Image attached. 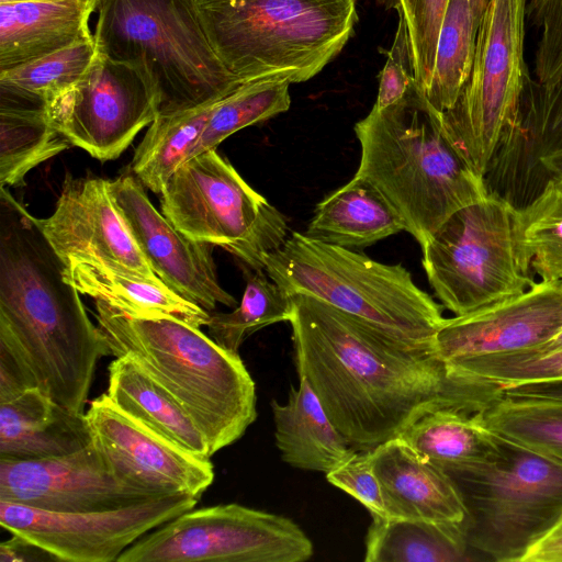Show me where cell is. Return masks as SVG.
Wrapping results in <instances>:
<instances>
[{"label":"cell","mask_w":562,"mask_h":562,"mask_svg":"<svg viewBox=\"0 0 562 562\" xmlns=\"http://www.w3.org/2000/svg\"><path fill=\"white\" fill-rule=\"evenodd\" d=\"M92 40L82 41L0 71V88L48 102L82 78L95 56Z\"/></svg>","instance_id":"8d00e7d4"},{"label":"cell","mask_w":562,"mask_h":562,"mask_svg":"<svg viewBox=\"0 0 562 562\" xmlns=\"http://www.w3.org/2000/svg\"><path fill=\"white\" fill-rule=\"evenodd\" d=\"M12 537L0 543V562L57 561L50 553L25 538Z\"/></svg>","instance_id":"ee69618b"},{"label":"cell","mask_w":562,"mask_h":562,"mask_svg":"<svg viewBox=\"0 0 562 562\" xmlns=\"http://www.w3.org/2000/svg\"><path fill=\"white\" fill-rule=\"evenodd\" d=\"M66 279L94 301L135 317H173L194 327L206 326L210 313L167 286L160 279L94 260H70Z\"/></svg>","instance_id":"cb8c5ba5"},{"label":"cell","mask_w":562,"mask_h":562,"mask_svg":"<svg viewBox=\"0 0 562 562\" xmlns=\"http://www.w3.org/2000/svg\"><path fill=\"white\" fill-rule=\"evenodd\" d=\"M162 214L188 237L220 246L265 270L289 237L288 218L254 190L216 148L181 165L160 193Z\"/></svg>","instance_id":"9c48e42d"},{"label":"cell","mask_w":562,"mask_h":562,"mask_svg":"<svg viewBox=\"0 0 562 562\" xmlns=\"http://www.w3.org/2000/svg\"><path fill=\"white\" fill-rule=\"evenodd\" d=\"M378 2L395 10L404 20L414 78L425 95L430 86L438 35L449 0H378Z\"/></svg>","instance_id":"f35d334b"},{"label":"cell","mask_w":562,"mask_h":562,"mask_svg":"<svg viewBox=\"0 0 562 562\" xmlns=\"http://www.w3.org/2000/svg\"><path fill=\"white\" fill-rule=\"evenodd\" d=\"M407 232L405 221L364 177L353 178L317 203L304 234L327 244L357 248Z\"/></svg>","instance_id":"d4e9b609"},{"label":"cell","mask_w":562,"mask_h":562,"mask_svg":"<svg viewBox=\"0 0 562 562\" xmlns=\"http://www.w3.org/2000/svg\"><path fill=\"white\" fill-rule=\"evenodd\" d=\"M515 209L495 194L448 218L422 245V265L441 305L454 316L519 294L536 281L519 265Z\"/></svg>","instance_id":"8fae6325"},{"label":"cell","mask_w":562,"mask_h":562,"mask_svg":"<svg viewBox=\"0 0 562 562\" xmlns=\"http://www.w3.org/2000/svg\"><path fill=\"white\" fill-rule=\"evenodd\" d=\"M210 42L239 81L300 83L345 47L356 0H195Z\"/></svg>","instance_id":"5b68a950"},{"label":"cell","mask_w":562,"mask_h":562,"mask_svg":"<svg viewBox=\"0 0 562 562\" xmlns=\"http://www.w3.org/2000/svg\"><path fill=\"white\" fill-rule=\"evenodd\" d=\"M36 222L65 265L70 260H94L159 279L116 210L108 180L68 173L55 211Z\"/></svg>","instance_id":"d6986e66"},{"label":"cell","mask_w":562,"mask_h":562,"mask_svg":"<svg viewBox=\"0 0 562 562\" xmlns=\"http://www.w3.org/2000/svg\"><path fill=\"white\" fill-rule=\"evenodd\" d=\"M481 414L496 435L562 464V398L502 391Z\"/></svg>","instance_id":"1f68e13d"},{"label":"cell","mask_w":562,"mask_h":562,"mask_svg":"<svg viewBox=\"0 0 562 562\" xmlns=\"http://www.w3.org/2000/svg\"><path fill=\"white\" fill-rule=\"evenodd\" d=\"M70 146L53 125L44 101L0 88L1 187H24L33 168Z\"/></svg>","instance_id":"4316f807"},{"label":"cell","mask_w":562,"mask_h":562,"mask_svg":"<svg viewBox=\"0 0 562 562\" xmlns=\"http://www.w3.org/2000/svg\"><path fill=\"white\" fill-rule=\"evenodd\" d=\"M199 498L169 494L102 512L57 513L0 501V525L65 562H113L144 535L192 509Z\"/></svg>","instance_id":"5bb4252c"},{"label":"cell","mask_w":562,"mask_h":562,"mask_svg":"<svg viewBox=\"0 0 562 562\" xmlns=\"http://www.w3.org/2000/svg\"><path fill=\"white\" fill-rule=\"evenodd\" d=\"M514 236L526 276L562 281V184L550 180L530 203L515 209Z\"/></svg>","instance_id":"d6a6232c"},{"label":"cell","mask_w":562,"mask_h":562,"mask_svg":"<svg viewBox=\"0 0 562 562\" xmlns=\"http://www.w3.org/2000/svg\"><path fill=\"white\" fill-rule=\"evenodd\" d=\"M527 16L538 33L536 81L546 83L562 72V0H528Z\"/></svg>","instance_id":"ab89813d"},{"label":"cell","mask_w":562,"mask_h":562,"mask_svg":"<svg viewBox=\"0 0 562 562\" xmlns=\"http://www.w3.org/2000/svg\"><path fill=\"white\" fill-rule=\"evenodd\" d=\"M326 480L360 502L371 514L387 518L381 486L373 469L371 450H356L325 474Z\"/></svg>","instance_id":"60d3db41"},{"label":"cell","mask_w":562,"mask_h":562,"mask_svg":"<svg viewBox=\"0 0 562 562\" xmlns=\"http://www.w3.org/2000/svg\"><path fill=\"white\" fill-rule=\"evenodd\" d=\"M479 25L469 0H449L438 35L430 86L425 94L440 114L454 105L468 81Z\"/></svg>","instance_id":"836d02e7"},{"label":"cell","mask_w":562,"mask_h":562,"mask_svg":"<svg viewBox=\"0 0 562 562\" xmlns=\"http://www.w3.org/2000/svg\"><path fill=\"white\" fill-rule=\"evenodd\" d=\"M527 5L528 0H490L468 81L454 105L441 113L449 143L483 178L518 116L529 77L524 53Z\"/></svg>","instance_id":"30bf717a"},{"label":"cell","mask_w":562,"mask_h":562,"mask_svg":"<svg viewBox=\"0 0 562 562\" xmlns=\"http://www.w3.org/2000/svg\"><path fill=\"white\" fill-rule=\"evenodd\" d=\"M475 20L481 23L490 0H469Z\"/></svg>","instance_id":"c3c4849f"},{"label":"cell","mask_w":562,"mask_h":562,"mask_svg":"<svg viewBox=\"0 0 562 562\" xmlns=\"http://www.w3.org/2000/svg\"><path fill=\"white\" fill-rule=\"evenodd\" d=\"M449 374L499 389L562 379V346L445 362Z\"/></svg>","instance_id":"74e56055"},{"label":"cell","mask_w":562,"mask_h":562,"mask_svg":"<svg viewBox=\"0 0 562 562\" xmlns=\"http://www.w3.org/2000/svg\"><path fill=\"white\" fill-rule=\"evenodd\" d=\"M224 97L193 105L159 110L132 160V171L144 187L154 193H161L168 179L189 160L216 105Z\"/></svg>","instance_id":"f546056e"},{"label":"cell","mask_w":562,"mask_h":562,"mask_svg":"<svg viewBox=\"0 0 562 562\" xmlns=\"http://www.w3.org/2000/svg\"><path fill=\"white\" fill-rule=\"evenodd\" d=\"M360 164L422 245L458 211L488 195L485 180L457 154L441 114L415 83L397 103L372 106L356 123Z\"/></svg>","instance_id":"3957f363"},{"label":"cell","mask_w":562,"mask_h":562,"mask_svg":"<svg viewBox=\"0 0 562 562\" xmlns=\"http://www.w3.org/2000/svg\"><path fill=\"white\" fill-rule=\"evenodd\" d=\"M540 169L546 184L550 180L562 184V151L541 158Z\"/></svg>","instance_id":"7dc6e473"},{"label":"cell","mask_w":562,"mask_h":562,"mask_svg":"<svg viewBox=\"0 0 562 562\" xmlns=\"http://www.w3.org/2000/svg\"><path fill=\"white\" fill-rule=\"evenodd\" d=\"M98 0H0V71L93 38Z\"/></svg>","instance_id":"7402d4cb"},{"label":"cell","mask_w":562,"mask_h":562,"mask_svg":"<svg viewBox=\"0 0 562 562\" xmlns=\"http://www.w3.org/2000/svg\"><path fill=\"white\" fill-rule=\"evenodd\" d=\"M562 151V72L540 83L527 79L518 116L503 134L484 177L488 193L514 209L546 187L540 159Z\"/></svg>","instance_id":"ffe728a7"},{"label":"cell","mask_w":562,"mask_h":562,"mask_svg":"<svg viewBox=\"0 0 562 562\" xmlns=\"http://www.w3.org/2000/svg\"><path fill=\"white\" fill-rule=\"evenodd\" d=\"M268 277L288 295L315 297L391 337L434 351L443 306L400 263L370 257L292 232L265 258Z\"/></svg>","instance_id":"8992f818"},{"label":"cell","mask_w":562,"mask_h":562,"mask_svg":"<svg viewBox=\"0 0 562 562\" xmlns=\"http://www.w3.org/2000/svg\"><path fill=\"white\" fill-rule=\"evenodd\" d=\"M398 437L443 470L493 458L499 437L484 424L481 412L435 407L414 420Z\"/></svg>","instance_id":"f1b7e54d"},{"label":"cell","mask_w":562,"mask_h":562,"mask_svg":"<svg viewBox=\"0 0 562 562\" xmlns=\"http://www.w3.org/2000/svg\"><path fill=\"white\" fill-rule=\"evenodd\" d=\"M106 394L121 409L203 458L212 453L204 434L176 400L127 356L109 364Z\"/></svg>","instance_id":"83f0119b"},{"label":"cell","mask_w":562,"mask_h":562,"mask_svg":"<svg viewBox=\"0 0 562 562\" xmlns=\"http://www.w3.org/2000/svg\"><path fill=\"white\" fill-rule=\"evenodd\" d=\"M562 330V281L535 282L524 292L469 314L445 318L434 339L442 362L541 348Z\"/></svg>","instance_id":"ac0fdd59"},{"label":"cell","mask_w":562,"mask_h":562,"mask_svg":"<svg viewBox=\"0 0 562 562\" xmlns=\"http://www.w3.org/2000/svg\"><path fill=\"white\" fill-rule=\"evenodd\" d=\"M498 437L493 458L445 471L465 507L473 560L522 562L562 518V464Z\"/></svg>","instance_id":"ba28073f"},{"label":"cell","mask_w":562,"mask_h":562,"mask_svg":"<svg viewBox=\"0 0 562 562\" xmlns=\"http://www.w3.org/2000/svg\"><path fill=\"white\" fill-rule=\"evenodd\" d=\"M92 443L122 479L159 495L200 499L213 483L211 458L199 457L117 407L106 393L85 413Z\"/></svg>","instance_id":"2e32d148"},{"label":"cell","mask_w":562,"mask_h":562,"mask_svg":"<svg viewBox=\"0 0 562 562\" xmlns=\"http://www.w3.org/2000/svg\"><path fill=\"white\" fill-rule=\"evenodd\" d=\"M313 553L312 540L292 519L233 503L182 513L116 562H304Z\"/></svg>","instance_id":"7c38bea8"},{"label":"cell","mask_w":562,"mask_h":562,"mask_svg":"<svg viewBox=\"0 0 562 562\" xmlns=\"http://www.w3.org/2000/svg\"><path fill=\"white\" fill-rule=\"evenodd\" d=\"M553 346H562V330L551 342H549L548 345H546L543 347H553ZM543 347H541V348H543Z\"/></svg>","instance_id":"681fc988"},{"label":"cell","mask_w":562,"mask_h":562,"mask_svg":"<svg viewBox=\"0 0 562 562\" xmlns=\"http://www.w3.org/2000/svg\"><path fill=\"white\" fill-rule=\"evenodd\" d=\"M246 286L238 306L229 313L211 312L209 336L223 348L238 353L244 340L257 330L289 322L291 296L284 293L265 270L243 266Z\"/></svg>","instance_id":"e575fe53"},{"label":"cell","mask_w":562,"mask_h":562,"mask_svg":"<svg viewBox=\"0 0 562 562\" xmlns=\"http://www.w3.org/2000/svg\"><path fill=\"white\" fill-rule=\"evenodd\" d=\"M79 294L36 217L1 187L0 345L50 392L87 381L109 352Z\"/></svg>","instance_id":"7a4b0ae2"},{"label":"cell","mask_w":562,"mask_h":562,"mask_svg":"<svg viewBox=\"0 0 562 562\" xmlns=\"http://www.w3.org/2000/svg\"><path fill=\"white\" fill-rule=\"evenodd\" d=\"M289 87L286 81L272 79L241 83L218 102L189 159L216 148L239 130L288 111Z\"/></svg>","instance_id":"d590c367"},{"label":"cell","mask_w":562,"mask_h":562,"mask_svg":"<svg viewBox=\"0 0 562 562\" xmlns=\"http://www.w3.org/2000/svg\"><path fill=\"white\" fill-rule=\"evenodd\" d=\"M91 442L85 413L65 408L38 387L0 404V459L58 458Z\"/></svg>","instance_id":"603a6c76"},{"label":"cell","mask_w":562,"mask_h":562,"mask_svg":"<svg viewBox=\"0 0 562 562\" xmlns=\"http://www.w3.org/2000/svg\"><path fill=\"white\" fill-rule=\"evenodd\" d=\"M515 395L546 396L562 398V379L525 382L501 389Z\"/></svg>","instance_id":"bcb514c9"},{"label":"cell","mask_w":562,"mask_h":562,"mask_svg":"<svg viewBox=\"0 0 562 562\" xmlns=\"http://www.w3.org/2000/svg\"><path fill=\"white\" fill-rule=\"evenodd\" d=\"M415 83L408 34L404 20L400 18L393 44L386 52V61L381 71L378 97L373 106L385 109L397 103Z\"/></svg>","instance_id":"b9f144b4"},{"label":"cell","mask_w":562,"mask_h":562,"mask_svg":"<svg viewBox=\"0 0 562 562\" xmlns=\"http://www.w3.org/2000/svg\"><path fill=\"white\" fill-rule=\"evenodd\" d=\"M289 323L299 379L356 450H372L445 406L446 367L435 352L304 294L291 295Z\"/></svg>","instance_id":"6da1fadb"},{"label":"cell","mask_w":562,"mask_h":562,"mask_svg":"<svg viewBox=\"0 0 562 562\" xmlns=\"http://www.w3.org/2000/svg\"><path fill=\"white\" fill-rule=\"evenodd\" d=\"M169 495V494H168ZM159 495L122 479L91 442L64 457L0 459V501L57 513L123 508Z\"/></svg>","instance_id":"9a60e30c"},{"label":"cell","mask_w":562,"mask_h":562,"mask_svg":"<svg viewBox=\"0 0 562 562\" xmlns=\"http://www.w3.org/2000/svg\"><path fill=\"white\" fill-rule=\"evenodd\" d=\"M160 91L139 66L98 50L75 85L45 103L53 125L100 161L116 159L155 120Z\"/></svg>","instance_id":"4fadbf2b"},{"label":"cell","mask_w":562,"mask_h":562,"mask_svg":"<svg viewBox=\"0 0 562 562\" xmlns=\"http://www.w3.org/2000/svg\"><path fill=\"white\" fill-rule=\"evenodd\" d=\"M387 518L464 529L465 507L451 476L401 437L371 450Z\"/></svg>","instance_id":"44dd1931"},{"label":"cell","mask_w":562,"mask_h":562,"mask_svg":"<svg viewBox=\"0 0 562 562\" xmlns=\"http://www.w3.org/2000/svg\"><path fill=\"white\" fill-rule=\"evenodd\" d=\"M115 358L127 356L164 387L204 434L212 456L256 420V385L239 353L173 317H135L94 301Z\"/></svg>","instance_id":"277c9868"},{"label":"cell","mask_w":562,"mask_h":562,"mask_svg":"<svg viewBox=\"0 0 562 562\" xmlns=\"http://www.w3.org/2000/svg\"><path fill=\"white\" fill-rule=\"evenodd\" d=\"M371 517L366 537V562L474 561L460 526Z\"/></svg>","instance_id":"4dcf8cb0"},{"label":"cell","mask_w":562,"mask_h":562,"mask_svg":"<svg viewBox=\"0 0 562 562\" xmlns=\"http://www.w3.org/2000/svg\"><path fill=\"white\" fill-rule=\"evenodd\" d=\"M276 445L289 465L328 473L356 449L335 427L305 379L291 386L285 404L271 401Z\"/></svg>","instance_id":"484cf974"},{"label":"cell","mask_w":562,"mask_h":562,"mask_svg":"<svg viewBox=\"0 0 562 562\" xmlns=\"http://www.w3.org/2000/svg\"><path fill=\"white\" fill-rule=\"evenodd\" d=\"M32 387L36 385L29 371L0 346V404L16 398Z\"/></svg>","instance_id":"7bdbcfd3"},{"label":"cell","mask_w":562,"mask_h":562,"mask_svg":"<svg viewBox=\"0 0 562 562\" xmlns=\"http://www.w3.org/2000/svg\"><path fill=\"white\" fill-rule=\"evenodd\" d=\"M93 37L108 57L142 67L159 110L228 94L241 83L214 50L195 0H98Z\"/></svg>","instance_id":"52a82bcc"},{"label":"cell","mask_w":562,"mask_h":562,"mask_svg":"<svg viewBox=\"0 0 562 562\" xmlns=\"http://www.w3.org/2000/svg\"><path fill=\"white\" fill-rule=\"evenodd\" d=\"M113 203L155 274L171 290L209 313L216 304L236 307L220 283L214 245L194 240L159 213L135 175L108 180Z\"/></svg>","instance_id":"e0dca14e"},{"label":"cell","mask_w":562,"mask_h":562,"mask_svg":"<svg viewBox=\"0 0 562 562\" xmlns=\"http://www.w3.org/2000/svg\"><path fill=\"white\" fill-rule=\"evenodd\" d=\"M522 562H562V518L528 551Z\"/></svg>","instance_id":"f6af8a7d"}]
</instances>
